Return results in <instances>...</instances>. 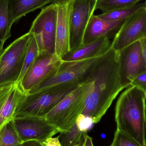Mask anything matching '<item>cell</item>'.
I'll return each mask as SVG.
<instances>
[{
  "label": "cell",
  "mask_w": 146,
  "mask_h": 146,
  "mask_svg": "<svg viewBox=\"0 0 146 146\" xmlns=\"http://www.w3.org/2000/svg\"><path fill=\"white\" fill-rule=\"evenodd\" d=\"M88 80L92 82V86L82 114L97 123L124 89L120 84L117 52L111 47L98 62Z\"/></svg>",
  "instance_id": "1"
},
{
  "label": "cell",
  "mask_w": 146,
  "mask_h": 146,
  "mask_svg": "<svg viewBox=\"0 0 146 146\" xmlns=\"http://www.w3.org/2000/svg\"><path fill=\"white\" fill-rule=\"evenodd\" d=\"M117 129L146 146V95L134 86L119 96L115 109Z\"/></svg>",
  "instance_id": "2"
},
{
  "label": "cell",
  "mask_w": 146,
  "mask_h": 146,
  "mask_svg": "<svg viewBox=\"0 0 146 146\" xmlns=\"http://www.w3.org/2000/svg\"><path fill=\"white\" fill-rule=\"evenodd\" d=\"M80 85L75 83L61 84L37 92L25 93L16 108L13 118L45 117L61 101Z\"/></svg>",
  "instance_id": "3"
},
{
  "label": "cell",
  "mask_w": 146,
  "mask_h": 146,
  "mask_svg": "<svg viewBox=\"0 0 146 146\" xmlns=\"http://www.w3.org/2000/svg\"><path fill=\"white\" fill-rule=\"evenodd\" d=\"M92 86V82L89 80L81 84L48 113L45 118L60 132L70 130L82 114Z\"/></svg>",
  "instance_id": "4"
},
{
  "label": "cell",
  "mask_w": 146,
  "mask_h": 146,
  "mask_svg": "<svg viewBox=\"0 0 146 146\" xmlns=\"http://www.w3.org/2000/svg\"><path fill=\"white\" fill-rule=\"evenodd\" d=\"M31 36L28 32L3 50L0 56V88L18 82Z\"/></svg>",
  "instance_id": "5"
},
{
  "label": "cell",
  "mask_w": 146,
  "mask_h": 146,
  "mask_svg": "<svg viewBox=\"0 0 146 146\" xmlns=\"http://www.w3.org/2000/svg\"><path fill=\"white\" fill-rule=\"evenodd\" d=\"M102 56L76 61H62L60 68L54 75L28 94L37 92L61 84H81L86 82L93 69Z\"/></svg>",
  "instance_id": "6"
},
{
  "label": "cell",
  "mask_w": 146,
  "mask_h": 146,
  "mask_svg": "<svg viewBox=\"0 0 146 146\" xmlns=\"http://www.w3.org/2000/svg\"><path fill=\"white\" fill-rule=\"evenodd\" d=\"M57 19V6L52 3L43 8L33 22L29 32L35 38L39 53L54 54Z\"/></svg>",
  "instance_id": "7"
},
{
  "label": "cell",
  "mask_w": 146,
  "mask_h": 146,
  "mask_svg": "<svg viewBox=\"0 0 146 146\" xmlns=\"http://www.w3.org/2000/svg\"><path fill=\"white\" fill-rule=\"evenodd\" d=\"M62 62L55 53H39L30 70L18 84L25 93H29L54 75Z\"/></svg>",
  "instance_id": "8"
},
{
  "label": "cell",
  "mask_w": 146,
  "mask_h": 146,
  "mask_svg": "<svg viewBox=\"0 0 146 146\" xmlns=\"http://www.w3.org/2000/svg\"><path fill=\"white\" fill-rule=\"evenodd\" d=\"M117 52L120 84L124 89L130 86L137 76L146 72V63L140 41Z\"/></svg>",
  "instance_id": "9"
},
{
  "label": "cell",
  "mask_w": 146,
  "mask_h": 146,
  "mask_svg": "<svg viewBox=\"0 0 146 146\" xmlns=\"http://www.w3.org/2000/svg\"><path fill=\"white\" fill-rule=\"evenodd\" d=\"M146 37V6L126 19L115 33L111 47L116 51Z\"/></svg>",
  "instance_id": "10"
},
{
  "label": "cell",
  "mask_w": 146,
  "mask_h": 146,
  "mask_svg": "<svg viewBox=\"0 0 146 146\" xmlns=\"http://www.w3.org/2000/svg\"><path fill=\"white\" fill-rule=\"evenodd\" d=\"M13 120L21 142L34 140L43 143L60 132L45 117H26Z\"/></svg>",
  "instance_id": "11"
},
{
  "label": "cell",
  "mask_w": 146,
  "mask_h": 146,
  "mask_svg": "<svg viewBox=\"0 0 146 146\" xmlns=\"http://www.w3.org/2000/svg\"><path fill=\"white\" fill-rule=\"evenodd\" d=\"M96 3L88 0L74 1L70 20L71 50L83 44L85 31L90 18L96 10Z\"/></svg>",
  "instance_id": "12"
},
{
  "label": "cell",
  "mask_w": 146,
  "mask_h": 146,
  "mask_svg": "<svg viewBox=\"0 0 146 146\" xmlns=\"http://www.w3.org/2000/svg\"><path fill=\"white\" fill-rule=\"evenodd\" d=\"M74 1L68 0L55 3L57 19L55 53L61 59L71 50L70 20Z\"/></svg>",
  "instance_id": "13"
},
{
  "label": "cell",
  "mask_w": 146,
  "mask_h": 146,
  "mask_svg": "<svg viewBox=\"0 0 146 146\" xmlns=\"http://www.w3.org/2000/svg\"><path fill=\"white\" fill-rule=\"evenodd\" d=\"M111 44L109 37L100 38L70 50L61 60L64 62H72L99 57L107 52Z\"/></svg>",
  "instance_id": "14"
},
{
  "label": "cell",
  "mask_w": 146,
  "mask_h": 146,
  "mask_svg": "<svg viewBox=\"0 0 146 146\" xmlns=\"http://www.w3.org/2000/svg\"><path fill=\"white\" fill-rule=\"evenodd\" d=\"M125 20H107L101 19L98 15H93L85 31L83 44L104 37H110V36L118 31Z\"/></svg>",
  "instance_id": "15"
},
{
  "label": "cell",
  "mask_w": 146,
  "mask_h": 146,
  "mask_svg": "<svg viewBox=\"0 0 146 146\" xmlns=\"http://www.w3.org/2000/svg\"><path fill=\"white\" fill-rule=\"evenodd\" d=\"M52 0H8L9 13L13 23L27 14L52 3Z\"/></svg>",
  "instance_id": "16"
},
{
  "label": "cell",
  "mask_w": 146,
  "mask_h": 146,
  "mask_svg": "<svg viewBox=\"0 0 146 146\" xmlns=\"http://www.w3.org/2000/svg\"><path fill=\"white\" fill-rule=\"evenodd\" d=\"M25 94L18 84H14L7 100L0 109V129L13 120L16 108Z\"/></svg>",
  "instance_id": "17"
},
{
  "label": "cell",
  "mask_w": 146,
  "mask_h": 146,
  "mask_svg": "<svg viewBox=\"0 0 146 146\" xmlns=\"http://www.w3.org/2000/svg\"><path fill=\"white\" fill-rule=\"evenodd\" d=\"M13 23L8 7V0H0V40L5 42L11 37Z\"/></svg>",
  "instance_id": "18"
},
{
  "label": "cell",
  "mask_w": 146,
  "mask_h": 146,
  "mask_svg": "<svg viewBox=\"0 0 146 146\" xmlns=\"http://www.w3.org/2000/svg\"><path fill=\"white\" fill-rule=\"evenodd\" d=\"M21 143L13 120L0 129V146H18Z\"/></svg>",
  "instance_id": "19"
},
{
  "label": "cell",
  "mask_w": 146,
  "mask_h": 146,
  "mask_svg": "<svg viewBox=\"0 0 146 146\" xmlns=\"http://www.w3.org/2000/svg\"><path fill=\"white\" fill-rule=\"evenodd\" d=\"M144 6H145V3L140 2L129 7L114 9L102 13L98 15L101 19L107 20L118 21L126 19Z\"/></svg>",
  "instance_id": "20"
},
{
  "label": "cell",
  "mask_w": 146,
  "mask_h": 146,
  "mask_svg": "<svg viewBox=\"0 0 146 146\" xmlns=\"http://www.w3.org/2000/svg\"><path fill=\"white\" fill-rule=\"evenodd\" d=\"M39 53V49L36 41L33 36L31 34L22 71L17 84H19L25 75L30 70L37 58Z\"/></svg>",
  "instance_id": "21"
},
{
  "label": "cell",
  "mask_w": 146,
  "mask_h": 146,
  "mask_svg": "<svg viewBox=\"0 0 146 146\" xmlns=\"http://www.w3.org/2000/svg\"><path fill=\"white\" fill-rule=\"evenodd\" d=\"M142 0H98L95 10L99 9L103 13L118 9L129 7L141 2Z\"/></svg>",
  "instance_id": "22"
},
{
  "label": "cell",
  "mask_w": 146,
  "mask_h": 146,
  "mask_svg": "<svg viewBox=\"0 0 146 146\" xmlns=\"http://www.w3.org/2000/svg\"><path fill=\"white\" fill-rule=\"evenodd\" d=\"M86 133L81 131L75 123L68 131L60 132L58 137L62 146H74Z\"/></svg>",
  "instance_id": "23"
},
{
  "label": "cell",
  "mask_w": 146,
  "mask_h": 146,
  "mask_svg": "<svg viewBox=\"0 0 146 146\" xmlns=\"http://www.w3.org/2000/svg\"><path fill=\"white\" fill-rule=\"evenodd\" d=\"M110 146H144L122 131L116 129Z\"/></svg>",
  "instance_id": "24"
},
{
  "label": "cell",
  "mask_w": 146,
  "mask_h": 146,
  "mask_svg": "<svg viewBox=\"0 0 146 146\" xmlns=\"http://www.w3.org/2000/svg\"><path fill=\"white\" fill-rule=\"evenodd\" d=\"M75 123L79 129L83 132H87L94 124L91 118L82 114L79 116Z\"/></svg>",
  "instance_id": "25"
},
{
  "label": "cell",
  "mask_w": 146,
  "mask_h": 146,
  "mask_svg": "<svg viewBox=\"0 0 146 146\" xmlns=\"http://www.w3.org/2000/svg\"><path fill=\"white\" fill-rule=\"evenodd\" d=\"M131 86L136 87L146 95V72L139 75L134 79L131 82Z\"/></svg>",
  "instance_id": "26"
},
{
  "label": "cell",
  "mask_w": 146,
  "mask_h": 146,
  "mask_svg": "<svg viewBox=\"0 0 146 146\" xmlns=\"http://www.w3.org/2000/svg\"><path fill=\"white\" fill-rule=\"evenodd\" d=\"M44 146H62L61 144L58 136L55 138L53 137L48 138L43 142Z\"/></svg>",
  "instance_id": "27"
},
{
  "label": "cell",
  "mask_w": 146,
  "mask_h": 146,
  "mask_svg": "<svg viewBox=\"0 0 146 146\" xmlns=\"http://www.w3.org/2000/svg\"><path fill=\"white\" fill-rule=\"evenodd\" d=\"M13 85L14 84L10 85L6 89V91L0 96V109L7 100L9 93L12 90Z\"/></svg>",
  "instance_id": "28"
},
{
  "label": "cell",
  "mask_w": 146,
  "mask_h": 146,
  "mask_svg": "<svg viewBox=\"0 0 146 146\" xmlns=\"http://www.w3.org/2000/svg\"><path fill=\"white\" fill-rule=\"evenodd\" d=\"M21 146H44L42 142L37 141H28L22 142Z\"/></svg>",
  "instance_id": "29"
},
{
  "label": "cell",
  "mask_w": 146,
  "mask_h": 146,
  "mask_svg": "<svg viewBox=\"0 0 146 146\" xmlns=\"http://www.w3.org/2000/svg\"><path fill=\"white\" fill-rule=\"evenodd\" d=\"M94 146L92 138L88 135L87 134L86 135V137H85V141H84V146Z\"/></svg>",
  "instance_id": "30"
},
{
  "label": "cell",
  "mask_w": 146,
  "mask_h": 146,
  "mask_svg": "<svg viewBox=\"0 0 146 146\" xmlns=\"http://www.w3.org/2000/svg\"><path fill=\"white\" fill-rule=\"evenodd\" d=\"M143 55L146 63V37L141 40Z\"/></svg>",
  "instance_id": "31"
},
{
  "label": "cell",
  "mask_w": 146,
  "mask_h": 146,
  "mask_svg": "<svg viewBox=\"0 0 146 146\" xmlns=\"http://www.w3.org/2000/svg\"><path fill=\"white\" fill-rule=\"evenodd\" d=\"M87 133H85L84 135H83L81 139L79 141V143L78 144H76V145L74 146H84V141H85V137H86V135L87 134Z\"/></svg>",
  "instance_id": "32"
},
{
  "label": "cell",
  "mask_w": 146,
  "mask_h": 146,
  "mask_svg": "<svg viewBox=\"0 0 146 146\" xmlns=\"http://www.w3.org/2000/svg\"><path fill=\"white\" fill-rule=\"evenodd\" d=\"M68 1V0H52V3H59L62 2L66 1ZM74 1H77V0H74ZM88 1H91L97 3L98 0H88Z\"/></svg>",
  "instance_id": "33"
},
{
  "label": "cell",
  "mask_w": 146,
  "mask_h": 146,
  "mask_svg": "<svg viewBox=\"0 0 146 146\" xmlns=\"http://www.w3.org/2000/svg\"><path fill=\"white\" fill-rule=\"evenodd\" d=\"M4 43H5L4 42L0 40V56H1L3 51V45H4Z\"/></svg>",
  "instance_id": "34"
},
{
  "label": "cell",
  "mask_w": 146,
  "mask_h": 146,
  "mask_svg": "<svg viewBox=\"0 0 146 146\" xmlns=\"http://www.w3.org/2000/svg\"><path fill=\"white\" fill-rule=\"evenodd\" d=\"M9 86H10V85L7 86L5 87L0 88V96H1V94H2L5 91H6V89Z\"/></svg>",
  "instance_id": "35"
},
{
  "label": "cell",
  "mask_w": 146,
  "mask_h": 146,
  "mask_svg": "<svg viewBox=\"0 0 146 146\" xmlns=\"http://www.w3.org/2000/svg\"><path fill=\"white\" fill-rule=\"evenodd\" d=\"M145 5L146 6V1H145Z\"/></svg>",
  "instance_id": "36"
},
{
  "label": "cell",
  "mask_w": 146,
  "mask_h": 146,
  "mask_svg": "<svg viewBox=\"0 0 146 146\" xmlns=\"http://www.w3.org/2000/svg\"><path fill=\"white\" fill-rule=\"evenodd\" d=\"M18 146H21V144L20 145H18Z\"/></svg>",
  "instance_id": "37"
}]
</instances>
